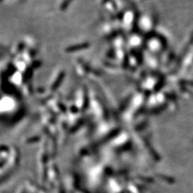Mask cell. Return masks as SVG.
I'll list each match as a JSON object with an SVG mask.
<instances>
[{"instance_id":"obj_1","label":"cell","mask_w":193,"mask_h":193,"mask_svg":"<svg viewBox=\"0 0 193 193\" xmlns=\"http://www.w3.org/2000/svg\"><path fill=\"white\" fill-rule=\"evenodd\" d=\"M87 47V44H83V45H77V46L72 47L71 48L68 49V51H74V50H77V49H82L86 48Z\"/></svg>"}]
</instances>
